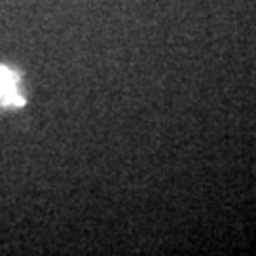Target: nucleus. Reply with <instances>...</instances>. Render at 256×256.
<instances>
[{"label": "nucleus", "mask_w": 256, "mask_h": 256, "mask_svg": "<svg viewBox=\"0 0 256 256\" xmlns=\"http://www.w3.org/2000/svg\"><path fill=\"white\" fill-rule=\"evenodd\" d=\"M0 104L2 106H23L25 99L19 92V78L8 66H0Z\"/></svg>", "instance_id": "nucleus-1"}]
</instances>
